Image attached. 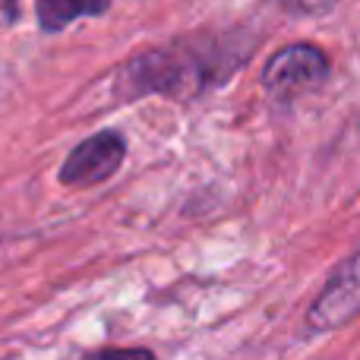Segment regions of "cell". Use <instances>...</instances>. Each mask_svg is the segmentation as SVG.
I'll return each instance as SVG.
<instances>
[{
  "mask_svg": "<svg viewBox=\"0 0 360 360\" xmlns=\"http://www.w3.org/2000/svg\"><path fill=\"white\" fill-rule=\"evenodd\" d=\"M250 44L240 38H177L171 44L136 54L124 70L127 95H168L196 98L212 86H221L243 60Z\"/></svg>",
  "mask_w": 360,
  "mask_h": 360,
  "instance_id": "6da1fadb",
  "label": "cell"
},
{
  "mask_svg": "<svg viewBox=\"0 0 360 360\" xmlns=\"http://www.w3.org/2000/svg\"><path fill=\"white\" fill-rule=\"evenodd\" d=\"M329 79V57L316 44H291L269 57L262 70V89L272 101H294L316 92Z\"/></svg>",
  "mask_w": 360,
  "mask_h": 360,
  "instance_id": "7a4b0ae2",
  "label": "cell"
},
{
  "mask_svg": "<svg viewBox=\"0 0 360 360\" xmlns=\"http://www.w3.org/2000/svg\"><path fill=\"white\" fill-rule=\"evenodd\" d=\"M127 139L117 130H101L95 136L82 139L73 152L67 155L60 168V184L67 186H95L114 177L124 165Z\"/></svg>",
  "mask_w": 360,
  "mask_h": 360,
  "instance_id": "3957f363",
  "label": "cell"
},
{
  "mask_svg": "<svg viewBox=\"0 0 360 360\" xmlns=\"http://www.w3.org/2000/svg\"><path fill=\"white\" fill-rule=\"evenodd\" d=\"M354 316H360V253L313 300L310 326L319 332H329L338 326H348Z\"/></svg>",
  "mask_w": 360,
  "mask_h": 360,
  "instance_id": "277c9868",
  "label": "cell"
},
{
  "mask_svg": "<svg viewBox=\"0 0 360 360\" xmlns=\"http://www.w3.org/2000/svg\"><path fill=\"white\" fill-rule=\"evenodd\" d=\"M111 0H35V16L41 32H60L79 16H101Z\"/></svg>",
  "mask_w": 360,
  "mask_h": 360,
  "instance_id": "5b68a950",
  "label": "cell"
},
{
  "mask_svg": "<svg viewBox=\"0 0 360 360\" xmlns=\"http://www.w3.org/2000/svg\"><path fill=\"white\" fill-rule=\"evenodd\" d=\"M281 4L294 13H323V10H329L335 0H281Z\"/></svg>",
  "mask_w": 360,
  "mask_h": 360,
  "instance_id": "8992f818",
  "label": "cell"
}]
</instances>
